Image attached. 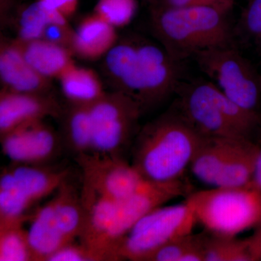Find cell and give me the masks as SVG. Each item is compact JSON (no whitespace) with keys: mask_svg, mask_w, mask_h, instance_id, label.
I'll list each match as a JSON object with an SVG mask.
<instances>
[{"mask_svg":"<svg viewBox=\"0 0 261 261\" xmlns=\"http://www.w3.org/2000/svg\"><path fill=\"white\" fill-rule=\"evenodd\" d=\"M61 137L63 145L75 157L92 153V123L89 106L70 104L63 110Z\"/></svg>","mask_w":261,"mask_h":261,"instance_id":"d6986e66","label":"cell"},{"mask_svg":"<svg viewBox=\"0 0 261 261\" xmlns=\"http://www.w3.org/2000/svg\"><path fill=\"white\" fill-rule=\"evenodd\" d=\"M92 123V153L115 158L135 141L142 111L133 99L120 92L104 94L89 106Z\"/></svg>","mask_w":261,"mask_h":261,"instance_id":"ba28073f","label":"cell"},{"mask_svg":"<svg viewBox=\"0 0 261 261\" xmlns=\"http://www.w3.org/2000/svg\"><path fill=\"white\" fill-rule=\"evenodd\" d=\"M147 1L152 2V3H154V2H159L160 0H147Z\"/></svg>","mask_w":261,"mask_h":261,"instance_id":"836d02e7","label":"cell"},{"mask_svg":"<svg viewBox=\"0 0 261 261\" xmlns=\"http://www.w3.org/2000/svg\"><path fill=\"white\" fill-rule=\"evenodd\" d=\"M175 106L207 138H247L261 129V116L240 107L208 80L181 84Z\"/></svg>","mask_w":261,"mask_h":261,"instance_id":"277c9868","label":"cell"},{"mask_svg":"<svg viewBox=\"0 0 261 261\" xmlns=\"http://www.w3.org/2000/svg\"><path fill=\"white\" fill-rule=\"evenodd\" d=\"M14 42L29 64L49 80L59 79L65 70L74 64L69 48L43 39L32 41L18 39Z\"/></svg>","mask_w":261,"mask_h":261,"instance_id":"5bb4252c","label":"cell"},{"mask_svg":"<svg viewBox=\"0 0 261 261\" xmlns=\"http://www.w3.org/2000/svg\"><path fill=\"white\" fill-rule=\"evenodd\" d=\"M203 234L185 235L166 243L146 261H203Z\"/></svg>","mask_w":261,"mask_h":261,"instance_id":"cb8c5ba5","label":"cell"},{"mask_svg":"<svg viewBox=\"0 0 261 261\" xmlns=\"http://www.w3.org/2000/svg\"><path fill=\"white\" fill-rule=\"evenodd\" d=\"M241 139L206 137L190 164L194 176L202 183L214 187Z\"/></svg>","mask_w":261,"mask_h":261,"instance_id":"ac0fdd59","label":"cell"},{"mask_svg":"<svg viewBox=\"0 0 261 261\" xmlns=\"http://www.w3.org/2000/svg\"><path fill=\"white\" fill-rule=\"evenodd\" d=\"M34 261L23 224L0 227V261Z\"/></svg>","mask_w":261,"mask_h":261,"instance_id":"d4e9b609","label":"cell"},{"mask_svg":"<svg viewBox=\"0 0 261 261\" xmlns=\"http://www.w3.org/2000/svg\"><path fill=\"white\" fill-rule=\"evenodd\" d=\"M47 261H94L91 252L82 243L71 242L53 254Z\"/></svg>","mask_w":261,"mask_h":261,"instance_id":"83f0119b","label":"cell"},{"mask_svg":"<svg viewBox=\"0 0 261 261\" xmlns=\"http://www.w3.org/2000/svg\"><path fill=\"white\" fill-rule=\"evenodd\" d=\"M0 77L5 88L25 93H48L49 79L37 73L25 61L15 42L2 46Z\"/></svg>","mask_w":261,"mask_h":261,"instance_id":"4fadbf2b","label":"cell"},{"mask_svg":"<svg viewBox=\"0 0 261 261\" xmlns=\"http://www.w3.org/2000/svg\"><path fill=\"white\" fill-rule=\"evenodd\" d=\"M82 173L83 191L121 201L144 190L151 183L123 158L97 153L75 157Z\"/></svg>","mask_w":261,"mask_h":261,"instance_id":"9c48e42d","label":"cell"},{"mask_svg":"<svg viewBox=\"0 0 261 261\" xmlns=\"http://www.w3.org/2000/svg\"><path fill=\"white\" fill-rule=\"evenodd\" d=\"M49 9L59 12L65 17L70 16L76 10L79 0H39Z\"/></svg>","mask_w":261,"mask_h":261,"instance_id":"4dcf8cb0","label":"cell"},{"mask_svg":"<svg viewBox=\"0 0 261 261\" xmlns=\"http://www.w3.org/2000/svg\"><path fill=\"white\" fill-rule=\"evenodd\" d=\"M51 23L68 24L66 17L56 10L49 9L39 0L29 5L20 14L18 39L32 41L42 39L44 31Z\"/></svg>","mask_w":261,"mask_h":261,"instance_id":"7402d4cb","label":"cell"},{"mask_svg":"<svg viewBox=\"0 0 261 261\" xmlns=\"http://www.w3.org/2000/svg\"><path fill=\"white\" fill-rule=\"evenodd\" d=\"M30 219L27 234L34 261H47L57 250L71 243L56 224L51 200L39 207Z\"/></svg>","mask_w":261,"mask_h":261,"instance_id":"9a60e30c","label":"cell"},{"mask_svg":"<svg viewBox=\"0 0 261 261\" xmlns=\"http://www.w3.org/2000/svg\"><path fill=\"white\" fill-rule=\"evenodd\" d=\"M159 5L166 7H207L228 13L233 9L236 0H160Z\"/></svg>","mask_w":261,"mask_h":261,"instance_id":"f1b7e54d","label":"cell"},{"mask_svg":"<svg viewBox=\"0 0 261 261\" xmlns=\"http://www.w3.org/2000/svg\"><path fill=\"white\" fill-rule=\"evenodd\" d=\"M203 261H253L248 240L203 234Z\"/></svg>","mask_w":261,"mask_h":261,"instance_id":"603a6c76","label":"cell"},{"mask_svg":"<svg viewBox=\"0 0 261 261\" xmlns=\"http://www.w3.org/2000/svg\"><path fill=\"white\" fill-rule=\"evenodd\" d=\"M182 63L162 45L140 38L115 44L105 58L117 92L133 99L142 113L176 93L182 84Z\"/></svg>","mask_w":261,"mask_h":261,"instance_id":"6da1fadb","label":"cell"},{"mask_svg":"<svg viewBox=\"0 0 261 261\" xmlns=\"http://www.w3.org/2000/svg\"><path fill=\"white\" fill-rule=\"evenodd\" d=\"M3 168L0 180L8 182L31 205L54 193L69 178L68 168L47 165L12 163Z\"/></svg>","mask_w":261,"mask_h":261,"instance_id":"7c38bea8","label":"cell"},{"mask_svg":"<svg viewBox=\"0 0 261 261\" xmlns=\"http://www.w3.org/2000/svg\"><path fill=\"white\" fill-rule=\"evenodd\" d=\"M186 202L211 234L236 237L261 222V191L250 185L200 190Z\"/></svg>","mask_w":261,"mask_h":261,"instance_id":"5b68a950","label":"cell"},{"mask_svg":"<svg viewBox=\"0 0 261 261\" xmlns=\"http://www.w3.org/2000/svg\"><path fill=\"white\" fill-rule=\"evenodd\" d=\"M260 143L251 139L239 141L228 163L220 173L214 187H240L251 183Z\"/></svg>","mask_w":261,"mask_h":261,"instance_id":"ffe728a7","label":"cell"},{"mask_svg":"<svg viewBox=\"0 0 261 261\" xmlns=\"http://www.w3.org/2000/svg\"><path fill=\"white\" fill-rule=\"evenodd\" d=\"M58 80L62 92L70 104L90 106L106 92L102 82L93 70L73 64Z\"/></svg>","mask_w":261,"mask_h":261,"instance_id":"44dd1931","label":"cell"},{"mask_svg":"<svg viewBox=\"0 0 261 261\" xmlns=\"http://www.w3.org/2000/svg\"><path fill=\"white\" fill-rule=\"evenodd\" d=\"M3 152L12 163L47 165L61 154V136L44 120L24 123L1 136Z\"/></svg>","mask_w":261,"mask_h":261,"instance_id":"30bf717a","label":"cell"},{"mask_svg":"<svg viewBox=\"0 0 261 261\" xmlns=\"http://www.w3.org/2000/svg\"><path fill=\"white\" fill-rule=\"evenodd\" d=\"M238 34L261 49V0H247L238 24Z\"/></svg>","mask_w":261,"mask_h":261,"instance_id":"484cf974","label":"cell"},{"mask_svg":"<svg viewBox=\"0 0 261 261\" xmlns=\"http://www.w3.org/2000/svg\"><path fill=\"white\" fill-rule=\"evenodd\" d=\"M63 109L48 93H25L3 89L0 93V136L20 125L47 117L60 118Z\"/></svg>","mask_w":261,"mask_h":261,"instance_id":"8fae6325","label":"cell"},{"mask_svg":"<svg viewBox=\"0 0 261 261\" xmlns=\"http://www.w3.org/2000/svg\"><path fill=\"white\" fill-rule=\"evenodd\" d=\"M73 34L68 24L51 23L47 25L42 39L70 49Z\"/></svg>","mask_w":261,"mask_h":261,"instance_id":"f546056e","label":"cell"},{"mask_svg":"<svg viewBox=\"0 0 261 261\" xmlns=\"http://www.w3.org/2000/svg\"><path fill=\"white\" fill-rule=\"evenodd\" d=\"M58 228L68 242L80 238L86 219L82 194L68 179L63 182L51 199Z\"/></svg>","mask_w":261,"mask_h":261,"instance_id":"e0dca14e","label":"cell"},{"mask_svg":"<svg viewBox=\"0 0 261 261\" xmlns=\"http://www.w3.org/2000/svg\"><path fill=\"white\" fill-rule=\"evenodd\" d=\"M195 213L184 203L155 207L141 218L117 247L118 260L146 261L156 250L192 233Z\"/></svg>","mask_w":261,"mask_h":261,"instance_id":"52a82bcc","label":"cell"},{"mask_svg":"<svg viewBox=\"0 0 261 261\" xmlns=\"http://www.w3.org/2000/svg\"><path fill=\"white\" fill-rule=\"evenodd\" d=\"M228 13L207 7H166L152 10V27L161 45L184 62L199 51L234 44Z\"/></svg>","mask_w":261,"mask_h":261,"instance_id":"3957f363","label":"cell"},{"mask_svg":"<svg viewBox=\"0 0 261 261\" xmlns=\"http://www.w3.org/2000/svg\"><path fill=\"white\" fill-rule=\"evenodd\" d=\"M192 59L226 97L261 116V74L235 44L199 51Z\"/></svg>","mask_w":261,"mask_h":261,"instance_id":"8992f818","label":"cell"},{"mask_svg":"<svg viewBox=\"0 0 261 261\" xmlns=\"http://www.w3.org/2000/svg\"><path fill=\"white\" fill-rule=\"evenodd\" d=\"M247 240L253 261H261V222L257 226L253 234L247 238Z\"/></svg>","mask_w":261,"mask_h":261,"instance_id":"1f68e13d","label":"cell"},{"mask_svg":"<svg viewBox=\"0 0 261 261\" xmlns=\"http://www.w3.org/2000/svg\"><path fill=\"white\" fill-rule=\"evenodd\" d=\"M205 138L175 106L139 130L130 163L147 181H178Z\"/></svg>","mask_w":261,"mask_h":261,"instance_id":"7a4b0ae2","label":"cell"},{"mask_svg":"<svg viewBox=\"0 0 261 261\" xmlns=\"http://www.w3.org/2000/svg\"><path fill=\"white\" fill-rule=\"evenodd\" d=\"M134 10L135 0H99L95 15L116 28L129 21Z\"/></svg>","mask_w":261,"mask_h":261,"instance_id":"4316f807","label":"cell"},{"mask_svg":"<svg viewBox=\"0 0 261 261\" xmlns=\"http://www.w3.org/2000/svg\"><path fill=\"white\" fill-rule=\"evenodd\" d=\"M250 185L261 191V143H260V149H259L258 154H257L253 177H252Z\"/></svg>","mask_w":261,"mask_h":261,"instance_id":"d6a6232c","label":"cell"},{"mask_svg":"<svg viewBox=\"0 0 261 261\" xmlns=\"http://www.w3.org/2000/svg\"><path fill=\"white\" fill-rule=\"evenodd\" d=\"M116 42L115 27L94 14L82 20L73 32L70 49L85 59H97L107 54Z\"/></svg>","mask_w":261,"mask_h":261,"instance_id":"2e32d148","label":"cell"}]
</instances>
